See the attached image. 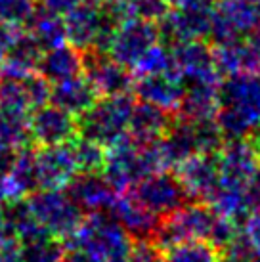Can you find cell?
Segmentation results:
<instances>
[{
	"label": "cell",
	"mask_w": 260,
	"mask_h": 262,
	"mask_svg": "<svg viewBox=\"0 0 260 262\" xmlns=\"http://www.w3.org/2000/svg\"><path fill=\"white\" fill-rule=\"evenodd\" d=\"M216 123L224 138H245L260 123V73L228 77L220 84Z\"/></svg>",
	"instance_id": "6da1fadb"
},
{
	"label": "cell",
	"mask_w": 260,
	"mask_h": 262,
	"mask_svg": "<svg viewBox=\"0 0 260 262\" xmlns=\"http://www.w3.org/2000/svg\"><path fill=\"white\" fill-rule=\"evenodd\" d=\"M157 170H165L157 144H138L126 136L105 149L101 174L115 191H126Z\"/></svg>",
	"instance_id": "7a4b0ae2"
},
{
	"label": "cell",
	"mask_w": 260,
	"mask_h": 262,
	"mask_svg": "<svg viewBox=\"0 0 260 262\" xmlns=\"http://www.w3.org/2000/svg\"><path fill=\"white\" fill-rule=\"evenodd\" d=\"M134 96H100L79 119V134L105 147L128 136L130 115L134 110Z\"/></svg>",
	"instance_id": "3957f363"
},
{
	"label": "cell",
	"mask_w": 260,
	"mask_h": 262,
	"mask_svg": "<svg viewBox=\"0 0 260 262\" xmlns=\"http://www.w3.org/2000/svg\"><path fill=\"white\" fill-rule=\"evenodd\" d=\"M25 205L40 230L58 239H67L84 219L67 189H35Z\"/></svg>",
	"instance_id": "277c9868"
},
{
	"label": "cell",
	"mask_w": 260,
	"mask_h": 262,
	"mask_svg": "<svg viewBox=\"0 0 260 262\" xmlns=\"http://www.w3.org/2000/svg\"><path fill=\"white\" fill-rule=\"evenodd\" d=\"M115 19L107 10L94 2H80L71 12L63 15L65 40L77 50L105 54L111 31L115 27Z\"/></svg>",
	"instance_id": "5b68a950"
},
{
	"label": "cell",
	"mask_w": 260,
	"mask_h": 262,
	"mask_svg": "<svg viewBox=\"0 0 260 262\" xmlns=\"http://www.w3.org/2000/svg\"><path fill=\"white\" fill-rule=\"evenodd\" d=\"M216 212L203 201L184 203L163 216L155 230V241L163 251L184 241H209Z\"/></svg>",
	"instance_id": "8992f818"
},
{
	"label": "cell",
	"mask_w": 260,
	"mask_h": 262,
	"mask_svg": "<svg viewBox=\"0 0 260 262\" xmlns=\"http://www.w3.org/2000/svg\"><path fill=\"white\" fill-rule=\"evenodd\" d=\"M157 42H161L157 23L138 17H124L119 19L111 31L105 54L132 71L138 59Z\"/></svg>",
	"instance_id": "52a82bcc"
},
{
	"label": "cell",
	"mask_w": 260,
	"mask_h": 262,
	"mask_svg": "<svg viewBox=\"0 0 260 262\" xmlns=\"http://www.w3.org/2000/svg\"><path fill=\"white\" fill-rule=\"evenodd\" d=\"M260 31V14L251 0H218L210 12L209 37L216 42L241 38Z\"/></svg>",
	"instance_id": "ba28073f"
},
{
	"label": "cell",
	"mask_w": 260,
	"mask_h": 262,
	"mask_svg": "<svg viewBox=\"0 0 260 262\" xmlns=\"http://www.w3.org/2000/svg\"><path fill=\"white\" fill-rule=\"evenodd\" d=\"M220 184L247 188L260 168V149L247 138H230L216 151Z\"/></svg>",
	"instance_id": "9c48e42d"
},
{
	"label": "cell",
	"mask_w": 260,
	"mask_h": 262,
	"mask_svg": "<svg viewBox=\"0 0 260 262\" xmlns=\"http://www.w3.org/2000/svg\"><path fill=\"white\" fill-rule=\"evenodd\" d=\"M79 134L77 117L52 102L36 107L29 117V136L36 146H61L69 144Z\"/></svg>",
	"instance_id": "30bf717a"
},
{
	"label": "cell",
	"mask_w": 260,
	"mask_h": 262,
	"mask_svg": "<svg viewBox=\"0 0 260 262\" xmlns=\"http://www.w3.org/2000/svg\"><path fill=\"white\" fill-rule=\"evenodd\" d=\"M174 176L178 178L182 189L191 201L207 203L212 191L218 188L216 153H193L174 167Z\"/></svg>",
	"instance_id": "8fae6325"
},
{
	"label": "cell",
	"mask_w": 260,
	"mask_h": 262,
	"mask_svg": "<svg viewBox=\"0 0 260 262\" xmlns=\"http://www.w3.org/2000/svg\"><path fill=\"white\" fill-rule=\"evenodd\" d=\"M212 56L220 77L260 73V31L241 38L216 42Z\"/></svg>",
	"instance_id": "7c38bea8"
},
{
	"label": "cell",
	"mask_w": 260,
	"mask_h": 262,
	"mask_svg": "<svg viewBox=\"0 0 260 262\" xmlns=\"http://www.w3.org/2000/svg\"><path fill=\"white\" fill-rule=\"evenodd\" d=\"M130 191L161 219L186 203V193L178 178L168 170H157L153 174H147L134 188H130Z\"/></svg>",
	"instance_id": "4fadbf2b"
},
{
	"label": "cell",
	"mask_w": 260,
	"mask_h": 262,
	"mask_svg": "<svg viewBox=\"0 0 260 262\" xmlns=\"http://www.w3.org/2000/svg\"><path fill=\"white\" fill-rule=\"evenodd\" d=\"M210 12L212 6L209 2L193 8H170L168 14L157 23L161 38L172 44L205 40L210 33Z\"/></svg>",
	"instance_id": "5bb4252c"
},
{
	"label": "cell",
	"mask_w": 260,
	"mask_h": 262,
	"mask_svg": "<svg viewBox=\"0 0 260 262\" xmlns=\"http://www.w3.org/2000/svg\"><path fill=\"white\" fill-rule=\"evenodd\" d=\"M36 186L38 189H67L79 174L71 146H42L35 151Z\"/></svg>",
	"instance_id": "9a60e30c"
},
{
	"label": "cell",
	"mask_w": 260,
	"mask_h": 262,
	"mask_svg": "<svg viewBox=\"0 0 260 262\" xmlns=\"http://www.w3.org/2000/svg\"><path fill=\"white\" fill-rule=\"evenodd\" d=\"M132 90L140 102L151 103L159 110L174 113L180 107L186 82L174 69H168V71H161V73L134 77Z\"/></svg>",
	"instance_id": "2e32d148"
},
{
	"label": "cell",
	"mask_w": 260,
	"mask_h": 262,
	"mask_svg": "<svg viewBox=\"0 0 260 262\" xmlns=\"http://www.w3.org/2000/svg\"><path fill=\"white\" fill-rule=\"evenodd\" d=\"M172 69L180 75L182 80L188 82H203V80H220L212 48L205 40H189L176 42L170 48Z\"/></svg>",
	"instance_id": "e0dca14e"
},
{
	"label": "cell",
	"mask_w": 260,
	"mask_h": 262,
	"mask_svg": "<svg viewBox=\"0 0 260 262\" xmlns=\"http://www.w3.org/2000/svg\"><path fill=\"white\" fill-rule=\"evenodd\" d=\"M84 75L98 96L126 94L132 90L134 82V75L130 73V69L121 66L107 54L96 52H92V56H84Z\"/></svg>",
	"instance_id": "ac0fdd59"
},
{
	"label": "cell",
	"mask_w": 260,
	"mask_h": 262,
	"mask_svg": "<svg viewBox=\"0 0 260 262\" xmlns=\"http://www.w3.org/2000/svg\"><path fill=\"white\" fill-rule=\"evenodd\" d=\"M109 212H111V219H115L132 235V239L153 237L161 222V216L149 211L130 189L117 191L115 199L109 207Z\"/></svg>",
	"instance_id": "d6986e66"
},
{
	"label": "cell",
	"mask_w": 260,
	"mask_h": 262,
	"mask_svg": "<svg viewBox=\"0 0 260 262\" xmlns=\"http://www.w3.org/2000/svg\"><path fill=\"white\" fill-rule=\"evenodd\" d=\"M67 193L84 212H103L115 199L117 191L101 172H79L67 186Z\"/></svg>",
	"instance_id": "ffe728a7"
},
{
	"label": "cell",
	"mask_w": 260,
	"mask_h": 262,
	"mask_svg": "<svg viewBox=\"0 0 260 262\" xmlns=\"http://www.w3.org/2000/svg\"><path fill=\"white\" fill-rule=\"evenodd\" d=\"M220 110V80H203V82H188L182 103L178 107L180 119L188 121H205L216 119Z\"/></svg>",
	"instance_id": "44dd1931"
},
{
	"label": "cell",
	"mask_w": 260,
	"mask_h": 262,
	"mask_svg": "<svg viewBox=\"0 0 260 262\" xmlns=\"http://www.w3.org/2000/svg\"><path fill=\"white\" fill-rule=\"evenodd\" d=\"M42 54L44 52L40 50V46L31 38L27 31H17L8 48L0 75L10 79H25L38 71Z\"/></svg>",
	"instance_id": "7402d4cb"
},
{
	"label": "cell",
	"mask_w": 260,
	"mask_h": 262,
	"mask_svg": "<svg viewBox=\"0 0 260 262\" xmlns=\"http://www.w3.org/2000/svg\"><path fill=\"white\" fill-rule=\"evenodd\" d=\"M172 126L170 113L151 103H134L128 123V138L138 144H155Z\"/></svg>",
	"instance_id": "603a6c76"
},
{
	"label": "cell",
	"mask_w": 260,
	"mask_h": 262,
	"mask_svg": "<svg viewBox=\"0 0 260 262\" xmlns=\"http://www.w3.org/2000/svg\"><path fill=\"white\" fill-rule=\"evenodd\" d=\"M98 98L100 96H98V92L90 84V80L86 79L84 73L52 84L50 102L75 117L82 115Z\"/></svg>",
	"instance_id": "cb8c5ba5"
},
{
	"label": "cell",
	"mask_w": 260,
	"mask_h": 262,
	"mask_svg": "<svg viewBox=\"0 0 260 262\" xmlns=\"http://www.w3.org/2000/svg\"><path fill=\"white\" fill-rule=\"evenodd\" d=\"M38 73L50 84L77 77V75L84 73V54L69 42L59 44L42 54Z\"/></svg>",
	"instance_id": "d4e9b609"
},
{
	"label": "cell",
	"mask_w": 260,
	"mask_h": 262,
	"mask_svg": "<svg viewBox=\"0 0 260 262\" xmlns=\"http://www.w3.org/2000/svg\"><path fill=\"white\" fill-rule=\"evenodd\" d=\"M207 205L216 212L218 216L235 220V222L245 219L247 214L251 212V209H253L247 188L228 186V184L220 182H218V188L212 191V195L209 197Z\"/></svg>",
	"instance_id": "484cf974"
},
{
	"label": "cell",
	"mask_w": 260,
	"mask_h": 262,
	"mask_svg": "<svg viewBox=\"0 0 260 262\" xmlns=\"http://www.w3.org/2000/svg\"><path fill=\"white\" fill-rule=\"evenodd\" d=\"M2 174L6 178L10 193L14 199H21L23 195H29L31 191L38 189V186H36L35 153L31 151L29 147L15 153V157Z\"/></svg>",
	"instance_id": "4316f807"
},
{
	"label": "cell",
	"mask_w": 260,
	"mask_h": 262,
	"mask_svg": "<svg viewBox=\"0 0 260 262\" xmlns=\"http://www.w3.org/2000/svg\"><path fill=\"white\" fill-rule=\"evenodd\" d=\"M25 31L40 46L42 52H48L52 48L59 46V44L67 42L65 40L63 15L52 14V12L44 10V8L42 10H36V14L33 15V19L25 27Z\"/></svg>",
	"instance_id": "83f0119b"
},
{
	"label": "cell",
	"mask_w": 260,
	"mask_h": 262,
	"mask_svg": "<svg viewBox=\"0 0 260 262\" xmlns=\"http://www.w3.org/2000/svg\"><path fill=\"white\" fill-rule=\"evenodd\" d=\"M35 111L25 79H0V113L17 117H31Z\"/></svg>",
	"instance_id": "f1b7e54d"
},
{
	"label": "cell",
	"mask_w": 260,
	"mask_h": 262,
	"mask_svg": "<svg viewBox=\"0 0 260 262\" xmlns=\"http://www.w3.org/2000/svg\"><path fill=\"white\" fill-rule=\"evenodd\" d=\"M67 249L61 239L40 233L19 241V262H65Z\"/></svg>",
	"instance_id": "f546056e"
},
{
	"label": "cell",
	"mask_w": 260,
	"mask_h": 262,
	"mask_svg": "<svg viewBox=\"0 0 260 262\" xmlns=\"http://www.w3.org/2000/svg\"><path fill=\"white\" fill-rule=\"evenodd\" d=\"M224 255L209 241H184L163 251V262H222Z\"/></svg>",
	"instance_id": "4dcf8cb0"
},
{
	"label": "cell",
	"mask_w": 260,
	"mask_h": 262,
	"mask_svg": "<svg viewBox=\"0 0 260 262\" xmlns=\"http://www.w3.org/2000/svg\"><path fill=\"white\" fill-rule=\"evenodd\" d=\"M75 157V163L79 167V172H101L105 163V147L84 136H75L69 142Z\"/></svg>",
	"instance_id": "1f68e13d"
},
{
	"label": "cell",
	"mask_w": 260,
	"mask_h": 262,
	"mask_svg": "<svg viewBox=\"0 0 260 262\" xmlns=\"http://www.w3.org/2000/svg\"><path fill=\"white\" fill-rule=\"evenodd\" d=\"M38 0H0V25L23 31L36 14Z\"/></svg>",
	"instance_id": "d6a6232c"
},
{
	"label": "cell",
	"mask_w": 260,
	"mask_h": 262,
	"mask_svg": "<svg viewBox=\"0 0 260 262\" xmlns=\"http://www.w3.org/2000/svg\"><path fill=\"white\" fill-rule=\"evenodd\" d=\"M168 69H172L170 48H166L165 44L157 42V44H153L151 48L138 59L136 66L132 67L130 73L134 75V77H140V75L161 73V71H168Z\"/></svg>",
	"instance_id": "836d02e7"
},
{
	"label": "cell",
	"mask_w": 260,
	"mask_h": 262,
	"mask_svg": "<svg viewBox=\"0 0 260 262\" xmlns=\"http://www.w3.org/2000/svg\"><path fill=\"white\" fill-rule=\"evenodd\" d=\"M128 262H163V249L157 245V241H153V237L132 239Z\"/></svg>",
	"instance_id": "e575fe53"
},
{
	"label": "cell",
	"mask_w": 260,
	"mask_h": 262,
	"mask_svg": "<svg viewBox=\"0 0 260 262\" xmlns=\"http://www.w3.org/2000/svg\"><path fill=\"white\" fill-rule=\"evenodd\" d=\"M243 220V228L239 230L241 241L253 255H260V207L251 209Z\"/></svg>",
	"instance_id": "d590c367"
},
{
	"label": "cell",
	"mask_w": 260,
	"mask_h": 262,
	"mask_svg": "<svg viewBox=\"0 0 260 262\" xmlns=\"http://www.w3.org/2000/svg\"><path fill=\"white\" fill-rule=\"evenodd\" d=\"M0 262H19V241L0 235Z\"/></svg>",
	"instance_id": "8d00e7d4"
},
{
	"label": "cell",
	"mask_w": 260,
	"mask_h": 262,
	"mask_svg": "<svg viewBox=\"0 0 260 262\" xmlns=\"http://www.w3.org/2000/svg\"><path fill=\"white\" fill-rule=\"evenodd\" d=\"M40 6L44 10H48L52 14H58V15H65L67 12H71L75 6H79L82 0H38Z\"/></svg>",
	"instance_id": "74e56055"
},
{
	"label": "cell",
	"mask_w": 260,
	"mask_h": 262,
	"mask_svg": "<svg viewBox=\"0 0 260 262\" xmlns=\"http://www.w3.org/2000/svg\"><path fill=\"white\" fill-rule=\"evenodd\" d=\"M15 33H17V31L8 29V27H4V25H0V69H2L4 58H6L8 48H10V44H12V40H14Z\"/></svg>",
	"instance_id": "f35d334b"
},
{
	"label": "cell",
	"mask_w": 260,
	"mask_h": 262,
	"mask_svg": "<svg viewBox=\"0 0 260 262\" xmlns=\"http://www.w3.org/2000/svg\"><path fill=\"white\" fill-rule=\"evenodd\" d=\"M65 262H109V260H103V258L92 256V255H88V253H82V251L67 249V256H65Z\"/></svg>",
	"instance_id": "ab89813d"
},
{
	"label": "cell",
	"mask_w": 260,
	"mask_h": 262,
	"mask_svg": "<svg viewBox=\"0 0 260 262\" xmlns=\"http://www.w3.org/2000/svg\"><path fill=\"white\" fill-rule=\"evenodd\" d=\"M207 0H166V4L170 8H193L201 6Z\"/></svg>",
	"instance_id": "60d3db41"
},
{
	"label": "cell",
	"mask_w": 260,
	"mask_h": 262,
	"mask_svg": "<svg viewBox=\"0 0 260 262\" xmlns=\"http://www.w3.org/2000/svg\"><path fill=\"white\" fill-rule=\"evenodd\" d=\"M6 201H15V199L12 197V193H10V188H8V182H6V178H4V174L0 172V205L6 203Z\"/></svg>",
	"instance_id": "b9f144b4"
},
{
	"label": "cell",
	"mask_w": 260,
	"mask_h": 262,
	"mask_svg": "<svg viewBox=\"0 0 260 262\" xmlns=\"http://www.w3.org/2000/svg\"><path fill=\"white\" fill-rule=\"evenodd\" d=\"M251 136H253V144L260 149V123L256 124V128L251 132Z\"/></svg>",
	"instance_id": "7bdbcfd3"
},
{
	"label": "cell",
	"mask_w": 260,
	"mask_h": 262,
	"mask_svg": "<svg viewBox=\"0 0 260 262\" xmlns=\"http://www.w3.org/2000/svg\"><path fill=\"white\" fill-rule=\"evenodd\" d=\"M88 2H94L98 6H107V4H121L124 0H88Z\"/></svg>",
	"instance_id": "ee69618b"
},
{
	"label": "cell",
	"mask_w": 260,
	"mask_h": 262,
	"mask_svg": "<svg viewBox=\"0 0 260 262\" xmlns=\"http://www.w3.org/2000/svg\"><path fill=\"white\" fill-rule=\"evenodd\" d=\"M251 4H253L256 10H258V14H260V0H251Z\"/></svg>",
	"instance_id": "f6af8a7d"
}]
</instances>
